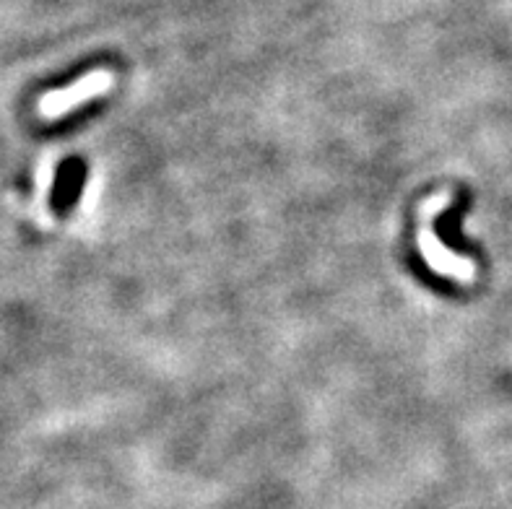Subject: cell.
<instances>
[{"instance_id":"obj_1","label":"cell","mask_w":512,"mask_h":509,"mask_svg":"<svg viewBox=\"0 0 512 509\" xmlns=\"http://www.w3.org/2000/svg\"><path fill=\"white\" fill-rule=\"evenodd\" d=\"M453 203V193H437L432 198H427L419 206V234H416V242H419V252H422L424 263L432 268L435 273L445 278H453L458 284H474L476 281V263L466 255H458L450 247H445L437 239L435 229H432V221H435L437 213H442L445 208Z\"/></svg>"},{"instance_id":"obj_2","label":"cell","mask_w":512,"mask_h":509,"mask_svg":"<svg viewBox=\"0 0 512 509\" xmlns=\"http://www.w3.org/2000/svg\"><path fill=\"white\" fill-rule=\"evenodd\" d=\"M110 86H112V73L107 71L86 73V76H81L78 81H73L71 86L50 91V94H45V97L39 99V115L47 117V120H58V117L76 110L78 104L91 102V99L107 94Z\"/></svg>"}]
</instances>
